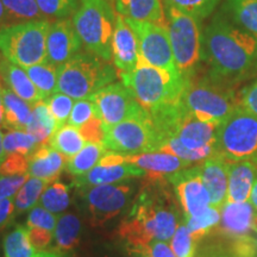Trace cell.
Here are the masks:
<instances>
[{
	"label": "cell",
	"mask_w": 257,
	"mask_h": 257,
	"mask_svg": "<svg viewBox=\"0 0 257 257\" xmlns=\"http://www.w3.org/2000/svg\"><path fill=\"white\" fill-rule=\"evenodd\" d=\"M25 72L41 93L43 100L57 92V67L49 62H42L25 68Z\"/></svg>",
	"instance_id": "31"
},
{
	"label": "cell",
	"mask_w": 257,
	"mask_h": 257,
	"mask_svg": "<svg viewBox=\"0 0 257 257\" xmlns=\"http://www.w3.org/2000/svg\"><path fill=\"white\" fill-rule=\"evenodd\" d=\"M220 221V210L210 206L206 211L195 217L186 218V226L195 242L207 236Z\"/></svg>",
	"instance_id": "38"
},
{
	"label": "cell",
	"mask_w": 257,
	"mask_h": 257,
	"mask_svg": "<svg viewBox=\"0 0 257 257\" xmlns=\"http://www.w3.org/2000/svg\"><path fill=\"white\" fill-rule=\"evenodd\" d=\"M170 240H172L170 246H172L176 257H194L197 242L193 239L191 233H189L186 223L178 225L174 236Z\"/></svg>",
	"instance_id": "42"
},
{
	"label": "cell",
	"mask_w": 257,
	"mask_h": 257,
	"mask_svg": "<svg viewBox=\"0 0 257 257\" xmlns=\"http://www.w3.org/2000/svg\"><path fill=\"white\" fill-rule=\"evenodd\" d=\"M216 154L227 162L251 161L257 166V117L242 107L219 125Z\"/></svg>",
	"instance_id": "9"
},
{
	"label": "cell",
	"mask_w": 257,
	"mask_h": 257,
	"mask_svg": "<svg viewBox=\"0 0 257 257\" xmlns=\"http://www.w3.org/2000/svg\"><path fill=\"white\" fill-rule=\"evenodd\" d=\"M126 22L137 38L141 59L157 68L179 73L167 27L128 18Z\"/></svg>",
	"instance_id": "12"
},
{
	"label": "cell",
	"mask_w": 257,
	"mask_h": 257,
	"mask_svg": "<svg viewBox=\"0 0 257 257\" xmlns=\"http://www.w3.org/2000/svg\"><path fill=\"white\" fill-rule=\"evenodd\" d=\"M74 99L61 92L54 93L49 99H47V104L49 106L51 114L55 118L59 128L68 123L69 115L72 113L73 106L75 102Z\"/></svg>",
	"instance_id": "41"
},
{
	"label": "cell",
	"mask_w": 257,
	"mask_h": 257,
	"mask_svg": "<svg viewBox=\"0 0 257 257\" xmlns=\"http://www.w3.org/2000/svg\"><path fill=\"white\" fill-rule=\"evenodd\" d=\"M257 175V166L251 161L229 162V189L226 202L249 201Z\"/></svg>",
	"instance_id": "23"
},
{
	"label": "cell",
	"mask_w": 257,
	"mask_h": 257,
	"mask_svg": "<svg viewBox=\"0 0 257 257\" xmlns=\"http://www.w3.org/2000/svg\"><path fill=\"white\" fill-rule=\"evenodd\" d=\"M220 124L202 121L189 113L182 106V110L169 125L166 134L168 138H176L189 150H200L206 147H216L217 134ZM165 143V142H163Z\"/></svg>",
	"instance_id": "15"
},
{
	"label": "cell",
	"mask_w": 257,
	"mask_h": 257,
	"mask_svg": "<svg viewBox=\"0 0 257 257\" xmlns=\"http://www.w3.org/2000/svg\"><path fill=\"white\" fill-rule=\"evenodd\" d=\"M227 8L234 21L257 37V0H227Z\"/></svg>",
	"instance_id": "35"
},
{
	"label": "cell",
	"mask_w": 257,
	"mask_h": 257,
	"mask_svg": "<svg viewBox=\"0 0 257 257\" xmlns=\"http://www.w3.org/2000/svg\"><path fill=\"white\" fill-rule=\"evenodd\" d=\"M140 60L138 42L128 27L126 18L115 12V28L112 40V61L117 73L123 74L136 68Z\"/></svg>",
	"instance_id": "17"
},
{
	"label": "cell",
	"mask_w": 257,
	"mask_h": 257,
	"mask_svg": "<svg viewBox=\"0 0 257 257\" xmlns=\"http://www.w3.org/2000/svg\"><path fill=\"white\" fill-rule=\"evenodd\" d=\"M4 104V127L9 130H27L32 117L34 106L11 91L3 88Z\"/></svg>",
	"instance_id": "26"
},
{
	"label": "cell",
	"mask_w": 257,
	"mask_h": 257,
	"mask_svg": "<svg viewBox=\"0 0 257 257\" xmlns=\"http://www.w3.org/2000/svg\"><path fill=\"white\" fill-rule=\"evenodd\" d=\"M134 250H138V251L146 253L148 257H176L172 246H169L167 242L159 239H154L142 248Z\"/></svg>",
	"instance_id": "48"
},
{
	"label": "cell",
	"mask_w": 257,
	"mask_h": 257,
	"mask_svg": "<svg viewBox=\"0 0 257 257\" xmlns=\"http://www.w3.org/2000/svg\"><path fill=\"white\" fill-rule=\"evenodd\" d=\"M4 257H34L36 250L29 239L27 225H17L5 236L3 242Z\"/></svg>",
	"instance_id": "32"
},
{
	"label": "cell",
	"mask_w": 257,
	"mask_h": 257,
	"mask_svg": "<svg viewBox=\"0 0 257 257\" xmlns=\"http://www.w3.org/2000/svg\"><path fill=\"white\" fill-rule=\"evenodd\" d=\"M81 40L73 21L59 19L50 24L47 37V62L59 68L79 53Z\"/></svg>",
	"instance_id": "16"
},
{
	"label": "cell",
	"mask_w": 257,
	"mask_h": 257,
	"mask_svg": "<svg viewBox=\"0 0 257 257\" xmlns=\"http://www.w3.org/2000/svg\"><path fill=\"white\" fill-rule=\"evenodd\" d=\"M29 157L22 154H9L0 165L2 175H25L29 174Z\"/></svg>",
	"instance_id": "45"
},
{
	"label": "cell",
	"mask_w": 257,
	"mask_h": 257,
	"mask_svg": "<svg viewBox=\"0 0 257 257\" xmlns=\"http://www.w3.org/2000/svg\"><path fill=\"white\" fill-rule=\"evenodd\" d=\"M125 156V155H124ZM125 160L128 163L136 165L146 172L147 178L160 179L166 178L180 170L188 168L191 165L179 159L178 156L163 152H152L138 154V155H126Z\"/></svg>",
	"instance_id": "21"
},
{
	"label": "cell",
	"mask_w": 257,
	"mask_h": 257,
	"mask_svg": "<svg viewBox=\"0 0 257 257\" xmlns=\"http://www.w3.org/2000/svg\"><path fill=\"white\" fill-rule=\"evenodd\" d=\"M38 8L44 17L67 18L75 14L80 0H36Z\"/></svg>",
	"instance_id": "40"
},
{
	"label": "cell",
	"mask_w": 257,
	"mask_h": 257,
	"mask_svg": "<svg viewBox=\"0 0 257 257\" xmlns=\"http://www.w3.org/2000/svg\"><path fill=\"white\" fill-rule=\"evenodd\" d=\"M89 99L94 102L96 114L105 128L128 119L144 110L123 82L110 83L89 96Z\"/></svg>",
	"instance_id": "13"
},
{
	"label": "cell",
	"mask_w": 257,
	"mask_h": 257,
	"mask_svg": "<svg viewBox=\"0 0 257 257\" xmlns=\"http://www.w3.org/2000/svg\"><path fill=\"white\" fill-rule=\"evenodd\" d=\"M142 176H146V172L133 163L123 162L110 166L96 165L87 174L78 176L74 180V186L82 188L91 187V186L110 185L133 178H142Z\"/></svg>",
	"instance_id": "20"
},
{
	"label": "cell",
	"mask_w": 257,
	"mask_h": 257,
	"mask_svg": "<svg viewBox=\"0 0 257 257\" xmlns=\"http://www.w3.org/2000/svg\"><path fill=\"white\" fill-rule=\"evenodd\" d=\"M68 159L57 150L51 148L49 144L41 146L32 155L29 157V175L44 181H57L62 173Z\"/></svg>",
	"instance_id": "22"
},
{
	"label": "cell",
	"mask_w": 257,
	"mask_h": 257,
	"mask_svg": "<svg viewBox=\"0 0 257 257\" xmlns=\"http://www.w3.org/2000/svg\"><path fill=\"white\" fill-rule=\"evenodd\" d=\"M48 144L69 160L86 146V141L78 127L66 124L51 135Z\"/></svg>",
	"instance_id": "30"
},
{
	"label": "cell",
	"mask_w": 257,
	"mask_h": 257,
	"mask_svg": "<svg viewBox=\"0 0 257 257\" xmlns=\"http://www.w3.org/2000/svg\"><path fill=\"white\" fill-rule=\"evenodd\" d=\"M5 9V17L12 24L30 21H42L44 16L36 0H2Z\"/></svg>",
	"instance_id": "33"
},
{
	"label": "cell",
	"mask_w": 257,
	"mask_h": 257,
	"mask_svg": "<svg viewBox=\"0 0 257 257\" xmlns=\"http://www.w3.org/2000/svg\"><path fill=\"white\" fill-rule=\"evenodd\" d=\"M250 202H251L252 206L255 207L257 211V175H256L255 182H253V186H252L251 195H250Z\"/></svg>",
	"instance_id": "52"
},
{
	"label": "cell",
	"mask_w": 257,
	"mask_h": 257,
	"mask_svg": "<svg viewBox=\"0 0 257 257\" xmlns=\"http://www.w3.org/2000/svg\"><path fill=\"white\" fill-rule=\"evenodd\" d=\"M79 131L87 143H104L105 126L99 117H94L83 124L79 127Z\"/></svg>",
	"instance_id": "47"
},
{
	"label": "cell",
	"mask_w": 257,
	"mask_h": 257,
	"mask_svg": "<svg viewBox=\"0 0 257 257\" xmlns=\"http://www.w3.org/2000/svg\"><path fill=\"white\" fill-rule=\"evenodd\" d=\"M0 126H4V104H3V87H0Z\"/></svg>",
	"instance_id": "54"
},
{
	"label": "cell",
	"mask_w": 257,
	"mask_h": 257,
	"mask_svg": "<svg viewBox=\"0 0 257 257\" xmlns=\"http://www.w3.org/2000/svg\"><path fill=\"white\" fill-rule=\"evenodd\" d=\"M4 16H5V9H4V5H3L2 0H0V24H2L3 19H4Z\"/></svg>",
	"instance_id": "57"
},
{
	"label": "cell",
	"mask_w": 257,
	"mask_h": 257,
	"mask_svg": "<svg viewBox=\"0 0 257 257\" xmlns=\"http://www.w3.org/2000/svg\"><path fill=\"white\" fill-rule=\"evenodd\" d=\"M70 204L69 188L63 182L54 181L42 193L38 205L51 213L57 214L66 211Z\"/></svg>",
	"instance_id": "36"
},
{
	"label": "cell",
	"mask_w": 257,
	"mask_h": 257,
	"mask_svg": "<svg viewBox=\"0 0 257 257\" xmlns=\"http://www.w3.org/2000/svg\"><path fill=\"white\" fill-rule=\"evenodd\" d=\"M49 185V182L44 181V180L30 176L14 199L16 212L23 213V212L32 210L40 201L42 193L46 191Z\"/></svg>",
	"instance_id": "34"
},
{
	"label": "cell",
	"mask_w": 257,
	"mask_h": 257,
	"mask_svg": "<svg viewBox=\"0 0 257 257\" xmlns=\"http://www.w3.org/2000/svg\"><path fill=\"white\" fill-rule=\"evenodd\" d=\"M202 57L212 80L233 87L257 74V38L216 16L202 35Z\"/></svg>",
	"instance_id": "2"
},
{
	"label": "cell",
	"mask_w": 257,
	"mask_h": 257,
	"mask_svg": "<svg viewBox=\"0 0 257 257\" xmlns=\"http://www.w3.org/2000/svg\"><path fill=\"white\" fill-rule=\"evenodd\" d=\"M81 233V221L75 214L66 213L57 220L54 239H55V251L66 252L73 250L80 242Z\"/></svg>",
	"instance_id": "28"
},
{
	"label": "cell",
	"mask_w": 257,
	"mask_h": 257,
	"mask_svg": "<svg viewBox=\"0 0 257 257\" xmlns=\"http://www.w3.org/2000/svg\"><path fill=\"white\" fill-rule=\"evenodd\" d=\"M126 250H127L128 257H148L146 253L138 251V250H134V249H126Z\"/></svg>",
	"instance_id": "56"
},
{
	"label": "cell",
	"mask_w": 257,
	"mask_h": 257,
	"mask_svg": "<svg viewBox=\"0 0 257 257\" xmlns=\"http://www.w3.org/2000/svg\"><path fill=\"white\" fill-rule=\"evenodd\" d=\"M14 199H3L0 200V230H3L11 221L15 214Z\"/></svg>",
	"instance_id": "51"
},
{
	"label": "cell",
	"mask_w": 257,
	"mask_h": 257,
	"mask_svg": "<svg viewBox=\"0 0 257 257\" xmlns=\"http://www.w3.org/2000/svg\"><path fill=\"white\" fill-rule=\"evenodd\" d=\"M73 24L85 49L100 59L112 60L115 11L108 0H80Z\"/></svg>",
	"instance_id": "6"
},
{
	"label": "cell",
	"mask_w": 257,
	"mask_h": 257,
	"mask_svg": "<svg viewBox=\"0 0 257 257\" xmlns=\"http://www.w3.org/2000/svg\"><path fill=\"white\" fill-rule=\"evenodd\" d=\"M201 178L211 197L210 206L221 210L226 204L229 189V162L219 155H213L200 163Z\"/></svg>",
	"instance_id": "19"
},
{
	"label": "cell",
	"mask_w": 257,
	"mask_h": 257,
	"mask_svg": "<svg viewBox=\"0 0 257 257\" xmlns=\"http://www.w3.org/2000/svg\"><path fill=\"white\" fill-rule=\"evenodd\" d=\"M167 180L174 186L185 218L199 216L210 207L211 197L202 181L200 163L167 176Z\"/></svg>",
	"instance_id": "14"
},
{
	"label": "cell",
	"mask_w": 257,
	"mask_h": 257,
	"mask_svg": "<svg viewBox=\"0 0 257 257\" xmlns=\"http://www.w3.org/2000/svg\"><path fill=\"white\" fill-rule=\"evenodd\" d=\"M3 140H4V135H3L2 130H0V165H2L3 161H4L6 157V153L4 150V143H3Z\"/></svg>",
	"instance_id": "55"
},
{
	"label": "cell",
	"mask_w": 257,
	"mask_h": 257,
	"mask_svg": "<svg viewBox=\"0 0 257 257\" xmlns=\"http://www.w3.org/2000/svg\"><path fill=\"white\" fill-rule=\"evenodd\" d=\"M50 22L30 21L8 24L0 29V51L10 62L22 68L47 61V37Z\"/></svg>",
	"instance_id": "7"
},
{
	"label": "cell",
	"mask_w": 257,
	"mask_h": 257,
	"mask_svg": "<svg viewBox=\"0 0 257 257\" xmlns=\"http://www.w3.org/2000/svg\"><path fill=\"white\" fill-rule=\"evenodd\" d=\"M107 152L108 150L105 148L104 143H86V146L76 155L68 160L67 169L76 178L87 174L89 170L98 165L99 161Z\"/></svg>",
	"instance_id": "29"
},
{
	"label": "cell",
	"mask_w": 257,
	"mask_h": 257,
	"mask_svg": "<svg viewBox=\"0 0 257 257\" xmlns=\"http://www.w3.org/2000/svg\"><path fill=\"white\" fill-rule=\"evenodd\" d=\"M256 212L251 202H226L220 210V221L216 232L226 238L236 239L250 234Z\"/></svg>",
	"instance_id": "18"
},
{
	"label": "cell",
	"mask_w": 257,
	"mask_h": 257,
	"mask_svg": "<svg viewBox=\"0 0 257 257\" xmlns=\"http://www.w3.org/2000/svg\"><path fill=\"white\" fill-rule=\"evenodd\" d=\"M117 79V69L110 62L89 51L74 55L57 68V92L74 100L87 99Z\"/></svg>",
	"instance_id": "4"
},
{
	"label": "cell",
	"mask_w": 257,
	"mask_h": 257,
	"mask_svg": "<svg viewBox=\"0 0 257 257\" xmlns=\"http://www.w3.org/2000/svg\"><path fill=\"white\" fill-rule=\"evenodd\" d=\"M29 239L36 251H44L53 240L54 232L42 229H28Z\"/></svg>",
	"instance_id": "49"
},
{
	"label": "cell",
	"mask_w": 257,
	"mask_h": 257,
	"mask_svg": "<svg viewBox=\"0 0 257 257\" xmlns=\"http://www.w3.org/2000/svg\"><path fill=\"white\" fill-rule=\"evenodd\" d=\"M82 193L87 210L91 214V225L102 226L112 218L120 214L131 202L134 186L128 182L91 186L79 188Z\"/></svg>",
	"instance_id": "11"
},
{
	"label": "cell",
	"mask_w": 257,
	"mask_h": 257,
	"mask_svg": "<svg viewBox=\"0 0 257 257\" xmlns=\"http://www.w3.org/2000/svg\"><path fill=\"white\" fill-rule=\"evenodd\" d=\"M34 257H63L62 253L59 251H38Z\"/></svg>",
	"instance_id": "53"
},
{
	"label": "cell",
	"mask_w": 257,
	"mask_h": 257,
	"mask_svg": "<svg viewBox=\"0 0 257 257\" xmlns=\"http://www.w3.org/2000/svg\"><path fill=\"white\" fill-rule=\"evenodd\" d=\"M240 107L257 117V80L240 93Z\"/></svg>",
	"instance_id": "50"
},
{
	"label": "cell",
	"mask_w": 257,
	"mask_h": 257,
	"mask_svg": "<svg viewBox=\"0 0 257 257\" xmlns=\"http://www.w3.org/2000/svg\"><path fill=\"white\" fill-rule=\"evenodd\" d=\"M57 128L59 126H57L54 115L51 114L47 101L42 100L34 105L30 124L28 125L25 131H28L36 138L40 146H44V144L49 143L51 135L55 133Z\"/></svg>",
	"instance_id": "27"
},
{
	"label": "cell",
	"mask_w": 257,
	"mask_h": 257,
	"mask_svg": "<svg viewBox=\"0 0 257 257\" xmlns=\"http://www.w3.org/2000/svg\"><path fill=\"white\" fill-rule=\"evenodd\" d=\"M104 146L108 152L121 155L159 152L162 141L146 110L113 126L105 128Z\"/></svg>",
	"instance_id": "10"
},
{
	"label": "cell",
	"mask_w": 257,
	"mask_h": 257,
	"mask_svg": "<svg viewBox=\"0 0 257 257\" xmlns=\"http://www.w3.org/2000/svg\"><path fill=\"white\" fill-rule=\"evenodd\" d=\"M57 224V217L44 207L35 206L30 211L27 220L28 229H42L54 232Z\"/></svg>",
	"instance_id": "43"
},
{
	"label": "cell",
	"mask_w": 257,
	"mask_h": 257,
	"mask_svg": "<svg viewBox=\"0 0 257 257\" xmlns=\"http://www.w3.org/2000/svg\"><path fill=\"white\" fill-rule=\"evenodd\" d=\"M181 105L202 121L221 124L240 106V95L233 87L214 81L210 76L187 79L181 96Z\"/></svg>",
	"instance_id": "5"
},
{
	"label": "cell",
	"mask_w": 257,
	"mask_h": 257,
	"mask_svg": "<svg viewBox=\"0 0 257 257\" xmlns=\"http://www.w3.org/2000/svg\"><path fill=\"white\" fill-rule=\"evenodd\" d=\"M121 82L149 114L180 104L187 80L179 73L157 68L140 57L136 68L120 74Z\"/></svg>",
	"instance_id": "3"
},
{
	"label": "cell",
	"mask_w": 257,
	"mask_h": 257,
	"mask_svg": "<svg viewBox=\"0 0 257 257\" xmlns=\"http://www.w3.org/2000/svg\"><path fill=\"white\" fill-rule=\"evenodd\" d=\"M163 5L174 8L193 17L202 19L212 14L219 0H162Z\"/></svg>",
	"instance_id": "39"
},
{
	"label": "cell",
	"mask_w": 257,
	"mask_h": 257,
	"mask_svg": "<svg viewBox=\"0 0 257 257\" xmlns=\"http://www.w3.org/2000/svg\"><path fill=\"white\" fill-rule=\"evenodd\" d=\"M30 175H2L0 174V200L15 199L19 189Z\"/></svg>",
	"instance_id": "46"
},
{
	"label": "cell",
	"mask_w": 257,
	"mask_h": 257,
	"mask_svg": "<svg viewBox=\"0 0 257 257\" xmlns=\"http://www.w3.org/2000/svg\"><path fill=\"white\" fill-rule=\"evenodd\" d=\"M94 117H98L94 102L89 98L81 99V100H76L75 104H74L72 113L69 115L67 124L79 128Z\"/></svg>",
	"instance_id": "44"
},
{
	"label": "cell",
	"mask_w": 257,
	"mask_h": 257,
	"mask_svg": "<svg viewBox=\"0 0 257 257\" xmlns=\"http://www.w3.org/2000/svg\"><path fill=\"white\" fill-rule=\"evenodd\" d=\"M3 143L6 155L17 153L28 157H30L41 147L36 138L25 130H9L4 135Z\"/></svg>",
	"instance_id": "37"
},
{
	"label": "cell",
	"mask_w": 257,
	"mask_h": 257,
	"mask_svg": "<svg viewBox=\"0 0 257 257\" xmlns=\"http://www.w3.org/2000/svg\"><path fill=\"white\" fill-rule=\"evenodd\" d=\"M117 14L134 21H146L168 28L162 0H113Z\"/></svg>",
	"instance_id": "24"
},
{
	"label": "cell",
	"mask_w": 257,
	"mask_h": 257,
	"mask_svg": "<svg viewBox=\"0 0 257 257\" xmlns=\"http://www.w3.org/2000/svg\"><path fill=\"white\" fill-rule=\"evenodd\" d=\"M168 34L178 72L186 80L192 78L202 57V35L199 19L165 6Z\"/></svg>",
	"instance_id": "8"
},
{
	"label": "cell",
	"mask_w": 257,
	"mask_h": 257,
	"mask_svg": "<svg viewBox=\"0 0 257 257\" xmlns=\"http://www.w3.org/2000/svg\"><path fill=\"white\" fill-rule=\"evenodd\" d=\"M168 182L167 178L143 180L117 230L126 249H140L154 239L168 242L174 236L179 207Z\"/></svg>",
	"instance_id": "1"
},
{
	"label": "cell",
	"mask_w": 257,
	"mask_h": 257,
	"mask_svg": "<svg viewBox=\"0 0 257 257\" xmlns=\"http://www.w3.org/2000/svg\"><path fill=\"white\" fill-rule=\"evenodd\" d=\"M252 232H255V238L257 239V214H256V218L255 220H253V224H252Z\"/></svg>",
	"instance_id": "58"
},
{
	"label": "cell",
	"mask_w": 257,
	"mask_h": 257,
	"mask_svg": "<svg viewBox=\"0 0 257 257\" xmlns=\"http://www.w3.org/2000/svg\"><path fill=\"white\" fill-rule=\"evenodd\" d=\"M0 76L12 92L30 105L34 106L43 100L41 93L38 92L36 86L34 85L25 69L22 67L10 62L9 60L2 59L0 60Z\"/></svg>",
	"instance_id": "25"
},
{
	"label": "cell",
	"mask_w": 257,
	"mask_h": 257,
	"mask_svg": "<svg viewBox=\"0 0 257 257\" xmlns=\"http://www.w3.org/2000/svg\"><path fill=\"white\" fill-rule=\"evenodd\" d=\"M0 87H2V83H0Z\"/></svg>",
	"instance_id": "59"
}]
</instances>
